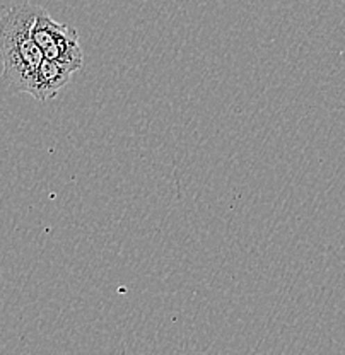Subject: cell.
<instances>
[{
  "label": "cell",
  "instance_id": "3957f363",
  "mask_svg": "<svg viewBox=\"0 0 345 355\" xmlns=\"http://www.w3.org/2000/svg\"><path fill=\"white\" fill-rule=\"evenodd\" d=\"M76 70L64 62L43 58L42 65L36 70L31 84H29L28 94L38 101H48L53 99L62 89L67 87Z\"/></svg>",
  "mask_w": 345,
  "mask_h": 355
},
{
  "label": "cell",
  "instance_id": "7a4b0ae2",
  "mask_svg": "<svg viewBox=\"0 0 345 355\" xmlns=\"http://www.w3.org/2000/svg\"><path fill=\"white\" fill-rule=\"evenodd\" d=\"M31 36L44 58L64 62L72 67L76 72L83 69L84 53L79 43V33L76 28L53 21L47 10L38 7L35 22L31 28Z\"/></svg>",
  "mask_w": 345,
  "mask_h": 355
},
{
  "label": "cell",
  "instance_id": "6da1fadb",
  "mask_svg": "<svg viewBox=\"0 0 345 355\" xmlns=\"http://www.w3.org/2000/svg\"><path fill=\"white\" fill-rule=\"evenodd\" d=\"M38 6L17 3L0 16V60L2 77L14 92L28 94L29 84L44 55L31 36Z\"/></svg>",
  "mask_w": 345,
  "mask_h": 355
}]
</instances>
